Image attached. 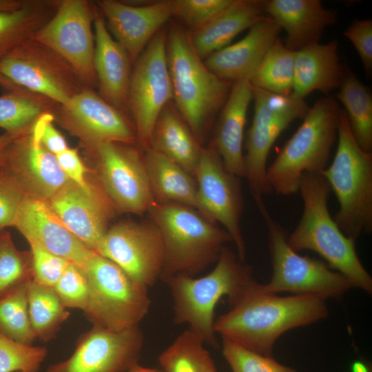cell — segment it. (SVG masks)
Returning <instances> with one entry per match:
<instances>
[{
    "label": "cell",
    "instance_id": "14",
    "mask_svg": "<svg viewBox=\"0 0 372 372\" xmlns=\"http://www.w3.org/2000/svg\"><path fill=\"white\" fill-rule=\"evenodd\" d=\"M147 288L161 279L165 264L160 231L151 222H123L107 229L96 251Z\"/></svg>",
    "mask_w": 372,
    "mask_h": 372
},
{
    "label": "cell",
    "instance_id": "30",
    "mask_svg": "<svg viewBox=\"0 0 372 372\" xmlns=\"http://www.w3.org/2000/svg\"><path fill=\"white\" fill-rule=\"evenodd\" d=\"M153 196L158 203H174L200 211L195 178L179 165L149 148L143 156Z\"/></svg>",
    "mask_w": 372,
    "mask_h": 372
},
{
    "label": "cell",
    "instance_id": "32",
    "mask_svg": "<svg viewBox=\"0 0 372 372\" xmlns=\"http://www.w3.org/2000/svg\"><path fill=\"white\" fill-rule=\"evenodd\" d=\"M336 94L343 105L351 132L360 147L372 150V96L351 71L347 70Z\"/></svg>",
    "mask_w": 372,
    "mask_h": 372
},
{
    "label": "cell",
    "instance_id": "22",
    "mask_svg": "<svg viewBox=\"0 0 372 372\" xmlns=\"http://www.w3.org/2000/svg\"><path fill=\"white\" fill-rule=\"evenodd\" d=\"M48 202L65 226L96 251L114 207L104 191L85 189L69 181Z\"/></svg>",
    "mask_w": 372,
    "mask_h": 372
},
{
    "label": "cell",
    "instance_id": "19",
    "mask_svg": "<svg viewBox=\"0 0 372 372\" xmlns=\"http://www.w3.org/2000/svg\"><path fill=\"white\" fill-rule=\"evenodd\" d=\"M42 116L30 131L15 136L7 148L3 169L27 195L48 201L70 180L56 156L41 143Z\"/></svg>",
    "mask_w": 372,
    "mask_h": 372
},
{
    "label": "cell",
    "instance_id": "11",
    "mask_svg": "<svg viewBox=\"0 0 372 372\" xmlns=\"http://www.w3.org/2000/svg\"><path fill=\"white\" fill-rule=\"evenodd\" d=\"M167 30L163 28L151 39L134 64L127 99V112L134 122L136 141L149 148L156 121L173 101V90L166 52Z\"/></svg>",
    "mask_w": 372,
    "mask_h": 372
},
{
    "label": "cell",
    "instance_id": "37",
    "mask_svg": "<svg viewBox=\"0 0 372 372\" xmlns=\"http://www.w3.org/2000/svg\"><path fill=\"white\" fill-rule=\"evenodd\" d=\"M29 284L0 297V333L15 342L32 345L36 338L28 314Z\"/></svg>",
    "mask_w": 372,
    "mask_h": 372
},
{
    "label": "cell",
    "instance_id": "47",
    "mask_svg": "<svg viewBox=\"0 0 372 372\" xmlns=\"http://www.w3.org/2000/svg\"><path fill=\"white\" fill-rule=\"evenodd\" d=\"M53 113H46L42 116L41 141L45 149L56 156L68 149V146L65 138L53 125Z\"/></svg>",
    "mask_w": 372,
    "mask_h": 372
},
{
    "label": "cell",
    "instance_id": "38",
    "mask_svg": "<svg viewBox=\"0 0 372 372\" xmlns=\"http://www.w3.org/2000/svg\"><path fill=\"white\" fill-rule=\"evenodd\" d=\"M30 251L15 247L10 233L0 230V297L32 281Z\"/></svg>",
    "mask_w": 372,
    "mask_h": 372
},
{
    "label": "cell",
    "instance_id": "49",
    "mask_svg": "<svg viewBox=\"0 0 372 372\" xmlns=\"http://www.w3.org/2000/svg\"><path fill=\"white\" fill-rule=\"evenodd\" d=\"M25 0H0V12L18 9Z\"/></svg>",
    "mask_w": 372,
    "mask_h": 372
},
{
    "label": "cell",
    "instance_id": "36",
    "mask_svg": "<svg viewBox=\"0 0 372 372\" xmlns=\"http://www.w3.org/2000/svg\"><path fill=\"white\" fill-rule=\"evenodd\" d=\"M203 340L189 329L180 333L158 356L165 372H217Z\"/></svg>",
    "mask_w": 372,
    "mask_h": 372
},
{
    "label": "cell",
    "instance_id": "20",
    "mask_svg": "<svg viewBox=\"0 0 372 372\" xmlns=\"http://www.w3.org/2000/svg\"><path fill=\"white\" fill-rule=\"evenodd\" d=\"M112 37L134 64L154 36L172 18V0L132 4L116 0L94 3Z\"/></svg>",
    "mask_w": 372,
    "mask_h": 372
},
{
    "label": "cell",
    "instance_id": "1",
    "mask_svg": "<svg viewBox=\"0 0 372 372\" xmlns=\"http://www.w3.org/2000/svg\"><path fill=\"white\" fill-rule=\"evenodd\" d=\"M214 322V331L259 354L271 356L274 344L284 333L324 319L326 300L311 295L280 296L263 292L257 282Z\"/></svg>",
    "mask_w": 372,
    "mask_h": 372
},
{
    "label": "cell",
    "instance_id": "31",
    "mask_svg": "<svg viewBox=\"0 0 372 372\" xmlns=\"http://www.w3.org/2000/svg\"><path fill=\"white\" fill-rule=\"evenodd\" d=\"M59 0H25L18 9L0 12V61L45 25Z\"/></svg>",
    "mask_w": 372,
    "mask_h": 372
},
{
    "label": "cell",
    "instance_id": "13",
    "mask_svg": "<svg viewBox=\"0 0 372 372\" xmlns=\"http://www.w3.org/2000/svg\"><path fill=\"white\" fill-rule=\"evenodd\" d=\"M94 3L59 0L54 14L32 39L67 61L90 87H97L94 68Z\"/></svg>",
    "mask_w": 372,
    "mask_h": 372
},
{
    "label": "cell",
    "instance_id": "46",
    "mask_svg": "<svg viewBox=\"0 0 372 372\" xmlns=\"http://www.w3.org/2000/svg\"><path fill=\"white\" fill-rule=\"evenodd\" d=\"M56 158L70 181L85 189L92 187L86 181V169L76 149L68 147L56 155Z\"/></svg>",
    "mask_w": 372,
    "mask_h": 372
},
{
    "label": "cell",
    "instance_id": "3",
    "mask_svg": "<svg viewBox=\"0 0 372 372\" xmlns=\"http://www.w3.org/2000/svg\"><path fill=\"white\" fill-rule=\"evenodd\" d=\"M303 203L300 220L287 242L296 251L311 250L346 278L354 287L372 292V278L360 261L355 241L339 228L328 208L330 187L322 174L306 173L299 191Z\"/></svg>",
    "mask_w": 372,
    "mask_h": 372
},
{
    "label": "cell",
    "instance_id": "29",
    "mask_svg": "<svg viewBox=\"0 0 372 372\" xmlns=\"http://www.w3.org/2000/svg\"><path fill=\"white\" fill-rule=\"evenodd\" d=\"M149 148L165 156L194 178L203 147L174 102L170 101L156 121Z\"/></svg>",
    "mask_w": 372,
    "mask_h": 372
},
{
    "label": "cell",
    "instance_id": "42",
    "mask_svg": "<svg viewBox=\"0 0 372 372\" xmlns=\"http://www.w3.org/2000/svg\"><path fill=\"white\" fill-rule=\"evenodd\" d=\"M172 18L191 30L205 24L227 7L232 0H172Z\"/></svg>",
    "mask_w": 372,
    "mask_h": 372
},
{
    "label": "cell",
    "instance_id": "27",
    "mask_svg": "<svg viewBox=\"0 0 372 372\" xmlns=\"http://www.w3.org/2000/svg\"><path fill=\"white\" fill-rule=\"evenodd\" d=\"M336 40L316 43L295 52L293 89L289 96L302 100L314 91L327 94L340 87L347 69L340 62Z\"/></svg>",
    "mask_w": 372,
    "mask_h": 372
},
{
    "label": "cell",
    "instance_id": "25",
    "mask_svg": "<svg viewBox=\"0 0 372 372\" xmlns=\"http://www.w3.org/2000/svg\"><path fill=\"white\" fill-rule=\"evenodd\" d=\"M265 12L285 31L284 44L293 52L318 43L325 29L336 21L335 12L319 0L265 1Z\"/></svg>",
    "mask_w": 372,
    "mask_h": 372
},
{
    "label": "cell",
    "instance_id": "50",
    "mask_svg": "<svg viewBox=\"0 0 372 372\" xmlns=\"http://www.w3.org/2000/svg\"><path fill=\"white\" fill-rule=\"evenodd\" d=\"M0 86L9 91V92H17L25 89L20 87L11 82L0 72Z\"/></svg>",
    "mask_w": 372,
    "mask_h": 372
},
{
    "label": "cell",
    "instance_id": "24",
    "mask_svg": "<svg viewBox=\"0 0 372 372\" xmlns=\"http://www.w3.org/2000/svg\"><path fill=\"white\" fill-rule=\"evenodd\" d=\"M281 30L270 17H264L249 29L240 41L225 46L204 59L207 68L229 82L249 79L278 39Z\"/></svg>",
    "mask_w": 372,
    "mask_h": 372
},
{
    "label": "cell",
    "instance_id": "45",
    "mask_svg": "<svg viewBox=\"0 0 372 372\" xmlns=\"http://www.w3.org/2000/svg\"><path fill=\"white\" fill-rule=\"evenodd\" d=\"M344 35L353 45L368 76L372 72V20H353Z\"/></svg>",
    "mask_w": 372,
    "mask_h": 372
},
{
    "label": "cell",
    "instance_id": "43",
    "mask_svg": "<svg viewBox=\"0 0 372 372\" xmlns=\"http://www.w3.org/2000/svg\"><path fill=\"white\" fill-rule=\"evenodd\" d=\"M32 269V281L53 287L68 264V260L53 254L33 242H28Z\"/></svg>",
    "mask_w": 372,
    "mask_h": 372
},
{
    "label": "cell",
    "instance_id": "28",
    "mask_svg": "<svg viewBox=\"0 0 372 372\" xmlns=\"http://www.w3.org/2000/svg\"><path fill=\"white\" fill-rule=\"evenodd\" d=\"M265 1L232 0L224 10L189 33L191 44L204 60L229 45L240 33L249 29L265 17Z\"/></svg>",
    "mask_w": 372,
    "mask_h": 372
},
{
    "label": "cell",
    "instance_id": "2",
    "mask_svg": "<svg viewBox=\"0 0 372 372\" xmlns=\"http://www.w3.org/2000/svg\"><path fill=\"white\" fill-rule=\"evenodd\" d=\"M165 282L173 300L174 323L188 324L205 344L214 348L219 346L214 331V313L219 300L227 296L231 304L258 282L251 267L225 247L208 274L199 278L176 275Z\"/></svg>",
    "mask_w": 372,
    "mask_h": 372
},
{
    "label": "cell",
    "instance_id": "26",
    "mask_svg": "<svg viewBox=\"0 0 372 372\" xmlns=\"http://www.w3.org/2000/svg\"><path fill=\"white\" fill-rule=\"evenodd\" d=\"M252 99L253 88L249 79L232 83L211 144L226 169L239 178L245 177L244 130L247 110Z\"/></svg>",
    "mask_w": 372,
    "mask_h": 372
},
{
    "label": "cell",
    "instance_id": "12",
    "mask_svg": "<svg viewBox=\"0 0 372 372\" xmlns=\"http://www.w3.org/2000/svg\"><path fill=\"white\" fill-rule=\"evenodd\" d=\"M0 72L17 86L58 105L88 87L67 61L32 39L0 61Z\"/></svg>",
    "mask_w": 372,
    "mask_h": 372
},
{
    "label": "cell",
    "instance_id": "48",
    "mask_svg": "<svg viewBox=\"0 0 372 372\" xmlns=\"http://www.w3.org/2000/svg\"><path fill=\"white\" fill-rule=\"evenodd\" d=\"M17 134L5 132L0 136V170L3 169L6 152L8 147Z\"/></svg>",
    "mask_w": 372,
    "mask_h": 372
},
{
    "label": "cell",
    "instance_id": "23",
    "mask_svg": "<svg viewBox=\"0 0 372 372\" xmlns=\"http://www.w3.org/2000/svg\"><path fill=\"white\" fill-rule=\"evenodd\" d=\"M94 68L99 95L113 107L127 113L131 61L112 37L94 3Z\"/></svg>",
    "mask_w": 372,
    "mask_h": 372
},
{
    "label": "cell",
    "instance_id": "10",
    "mask_svg": "<svg viewBox=\"0 0 372 372\" xmlns=\"http://www.w3.org/2000/svg\"><path fill=\"white\" fill-rule=\"evenodd\" d=\"M254 114L247 132L245 178L256 205L271 192L267 179V159L280 134L297 118H303L309 107L304 101L273 94L253 87Z\"/></svg>",
    "mask_w": 372,
    "mask_h": 372
},
{
    "label": "cell",
    "instance_id": "40",
    "mask_svg": "<svg viewBox=\"0 0 372 372\" xmlns=\"http://www.w3.org/2000/svg\"><path fill=\"white\" fill-rule=\"evenodd\" d=\"M222 352L232 372H297L271 356L254 352L225 338H222Z\"/></svg>",
    "mask_w": 372,
    "mask_h": 372
},
{
    "label": "cell",
    "instance_id": "18",
    "mask_svg": "<svg viewBox=\"0 0 372 372\" xmlns=\"http://www.w3.org/2000/svg\"><path fill=\"white\" fill-rule=\"evenodd\" d=\"M53 114L54 120L79 137L88 149L104 143L133 144L136 141L134 125L126 114L90 87L67 103L57 105Z\"/></svg>",
    "mask_w": 372,
    "mask_h": 372
},
{
    "label": "cell",
    "instance_id": "15",
    "mask_svg": "<svg viewBox=\"0 0 372 372\" xmlns=\"http://www.w3.org/2000/svg\"><path fill=\"white\" fill-rule=\"evenodd\" d=\"M194 178L200 212L223 226L236 247L239 259L244 262L246 247L240 227L243 200L239 177L226 169L211 145L202 149Z\"/></svg>",
    "mask_w": 372,
    "mask_h": 372
},
{
    "label": "cell",
    "instance_id": "9",
    "mask_svg": "<svg viewBox=\"0 0 372 372\" xmlns=\"http://www.w3.org/2000/svg\"><path fill=\"white\" fill-rule=\"evenodd\" d=\"M267 228L273 273L271 280L260 284L265 293L290 292L311 295L324 300L341 298L353 284L324 262L300 255L287 244V235L269 213L265 203L258 206Z\"/></svg>",
    "mask_w": 372,
    "mask_h": 372
},
{
    "label": "cell",
    "instance_id": "17",
    "mask_svg": "<svg viewBox=\"0 0 372 372\" xmlns=\"http://www.w3.org/2000/svg\"><path fill=\"white\" fill-rule=\"evenodd\" d=\"M143 342L139 326L123 331L92 326L79 337L70 358L45 372H127L138 363Z\"/></svg>",
    "mask_w": 372,
    "mask_h": 372
},
{
    "label": "cell",
    "instance_id": "34",
    "mask_svg": "<svg viewBox=\"0 0 372 372\" xmlns=\"http://www.w3.org/2000/svg\"><path fill=\"white\" fill-rule=\"evenodd\" d=\"M57 105L26 90L8 92L0 96V127L12 134L25 133L42 115L54 112Z\"/></svg>",
    "mask_w": 372,
    "mask_h": 372
},
{
    "label": "cell",
    "instance_id": "44",
    "mask_svg": "<svg viewBox=\"0 0 372 372\" xmlns=\"http://www.w3.org/2000/svg\"><path fill=\"white\" fill-rule=\"evenodd\" d=\"M26 194L17 180L6 170H0V230L13 227Z\"/></svg>",
    "mask_w": 372,
    "mask_h": 372
},
{
    "label": "cell",
    "instance_id": "52",
    "mask_svg": "<svg viewBox=\"0 0 372 372\" xmlns=\"http://www.w3.org/2000/svg\"><path fill=\"white\" fill-rule=\"evenodd\" d=\"M127 372H165L155 368H149L140 365L138 363L132 366Z\"/></svg>",
    "mask_w": 372,
    "mask_h": 372
},
{
    "label": "cell",
    "instance_id": "41",
    "mask_svg": "<svg viewBox=\"0 0 372 372\" xmlns=\"http://www.w3.org/2000/svg\"><path fill=\"white\" fill-rule=\"evenodd\" d=\"M53 289L67 309H81L83 312L86 310L90 287L81 267L70 262Z\"/></svg>",
    "mask_w": 372,
    "mask_h": 372
},
{
    "label": "cell",
    "instance_id": "5",
    "mask_svg": "<svg viewBox=\"0 0 372 372\" xmlns=\"http://www.w3.org/2000/svg\"><path fill=\"white\" fill-rule=\"evenodd\" d=\"M166 52L172 101L201 143L211 121L223 108L232 83L207 68L194 50L189 33L179 26L172 25L167 31Z\"/></svg>",
    "mask_w": 372,
    "mask_h": 372
},
{
    "label": "cell",
    "instance_id": "16",
    "mask_svg": "<svg viewBox=\"0 0 372 372\" xmlns=\"http://www.w3.org/2000/svg\"><path fill=\"white\" fill-rule=\"evenodd\" d=\"M97 158L102 188L118 210L143 214L156 203L143 156L132 146L104 143L89 149Z\"/></svg>",
    "mask_w": 372,
    "mask_h": 372
},
{
    "label": "cell",
    "instance_id": "4",
    "mask_svg": "<svg viewBox=\"0 0 372 372\" xmlns=\"http://www.w3.org/2000/svg\"><path fill=\"white\" fill-rule=\"evenodd\" d=\"M148 212L164 245L163 281L176 275L194 276L216 262L225 244L232 241L226 230L190 207L156 202Z\"/></svg>",
    "mask_w": 372,
    "mask_h": 372
},
{
    "label": "cell",
    "instance_id": "7",
    "mask_svg": "<svg viewBox=\"0 0 372 372\" xmlns=\"http://www.w3.org/2000/svg\"><path fill=\"white\" fill-rule=\"evenodd\" d=\"M337 141L333 158L322 174L339 204L333 218L336 224L355 241L372 230V152L360 147L344 112Z\"/></svg>",
    "mask_w": 372,
    "mask_h": 372
},
{
    "label": "cell",
    "instance_id": "6",
    "mask_svg": "<svg viewBox=\"0 0 372 372\" xmlns=\"http://www.w3.org/2000/svg\"><path fill=\"white\" fill-rule=\"evenodd\" d=\"M341 114L332 97L321 98L309 108L301 125L267 167L271 191L283 196L296 194L304 174L323 172L338 137Z\"/></svg>",
    "mask_w": 372,
    "mask_h": 372
},
{
    "label": "cell",
    "instance_id": "39",
    "mask_svg": "<svg viewBox=\"0 0 372 372\" xmlns=\"http://www.w3.org/2000/svg\"><path fill=\"white\" fill-rule=\"evenodd\" d=\"M48 349L15 342L0 333V372H38Z\"/></svg>",
    "mask_w": 372,
    "mask_h": 372
},
{
    "label": "cell",
    "instance_id": "35",
    "mask_svg": "<svg viewBox=\"0 0 372 372\" xmlns=\"http://www.w3.org/2000/svg\"><path fill=\"white\" fill-rule=\"evenodd\" d=\"M295 52L278 38L266 53L249 81L253 87L289 96L294 76Z\"/></svg>",
    "mask_w": 372,
    "mask_h": 372
},
{
    "label": "cell",
    "instance_id": "33",
    "mask_svg": "<svg viewBox=\"0 0 372 372\" xmlns=\"http://www.w3.org/2000/svg\"><path fill=\"white\" fill-rule=\"evenodd\" d=\"M28 309L36 339L52 340L70 313L63 304L53 287L32 281L28 288Z\"/></svg>",
    "mask_w": 372,
    "mask_h": 372
},
{
    "label": "cell",
    "instance_id": "21",
    "mask_svg": "<svg viewBox=\"0 0 372 372\" xmlns=\"http://www.w3.org/2000/svg\"><path fill=\"white\" fill-rule=\"evenodd\" d=\"M13 227L28 242L81 268L94 252L65 226L48 200L26 194Z\"/></svg>",
    "mask_w": 372,
    "mask_h": 372
},
{
    "label": "cell",
    "instance_id": "51",
    "mask_svg": "<svg viewBox=\"0 0 372 372\" xmlns=\"http://www.w3.org/2000/svg\"><path fill=\"white\" fill-rule=\"evenodd\" d=\"M351 371V372H371L369 365L360 360H357L352 363Z\"/></svg>",
    "mask_w": 372,
    "mask_h": 372
},
{
    "label": "cell",
    "instance_id": "8",
    "mask_svg": "<svg viewBox=\"0 0 372 372\" xmlns=\"http://www.w3.org/2000/svg\"><path fill=\"white\" fill-rule=\"evenodd\" d=\"M82 269L90 287L84 313L92 326L113 331L139 326L151 304L148 288L133 281L116 264L96 251Z\"/></svg>",
    "mask_w": 372,
    "mask_h": 372
}]
</instances>
